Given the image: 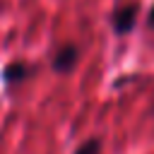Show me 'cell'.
Instances as JSON below:
<instances>
[{"mask_svg": "<svg viewBox=\"0 0 154 154\" xmlns=\"http://www.w3.org/2000/svg\"><path fill=\"white\" fill-rule=\"evenodd\" d=\"M137 14H140V5L137 2H130V5H123L120 10L113 12V29L118 34H128L135 22H137Z\"/></svg>", "mask_w": 154, "mask_h": 154, "instance_id": "cell-1", "label": "cell"}, {"mask_svg": "<svg viewBox=\"0 0 154 154\" xmlns=\"http://www.w3.org/2000/svg\"><path fill=\"white\" fill-rule=\"evenodd\" d=\"M99 149H101V142L99 140H87L82 147H77L75 154H99Z\"/></svg>", "mask_w": 154, "mask_h": 154, "instance_id": "cell-4", "label": "cell"}, {"mask_svg": "<svg viewBox=\"0 0 154 154\" xmlns=\"http://www.w3.org/2000/svg\"><path fill=\"white\" fill-rule=\"evenodd\" d=\"M147 24H149V26H152V29H154V7H152V10H149V17H147Z\"/></svg>", "mask_w": 154, "mask_h": 154, "instance_id": "cell-5", "label": "cell"}, {"mask_svg": "<svg viewBox=\"0 0 154 154\" xmlns=\"http://www.w3.org/2000/svg\"><path fill=\"white\" fill-rule=\"evenodd\" d=\"M77 58H79V51H77V46L67 43V46L58 48V53L53 55V70L65 75V72H70V70L77 65Z\"/></svg>", "mask_w": 154, "mask_h": 154, "instance_id": "cell-2", "label": "cell"}, {"mask_svg": "<svg viewBox=\"0 0 154 154\" xmlns=\"http://www.w3.org/2000/svg\"><path fill=\"white\" fill-rule=\"evenodd\" d=\"M26 72H29L26 65L17 60V63H10V65L5 67V79H7V82H19V79L26 77Z\"/></svg>", "mask_w": 154, "mask_h": 154, "instance_id": "cell-3", "label": "cell"}]
</instances>
